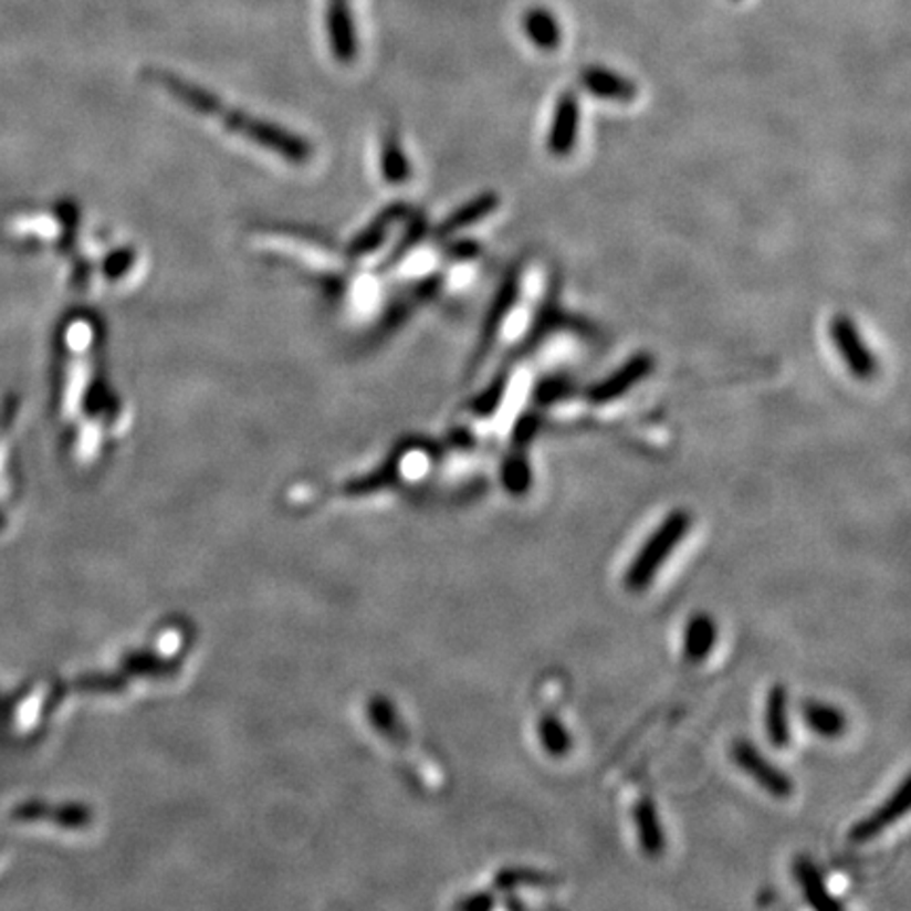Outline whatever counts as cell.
Returning <instances> with one entry per match:
<instances>
[{"label": "cell", "instance_id": "cell-1", "mask_svg": "<svg viewBox=\"0 0 911 911\" xmlns=\"http://www.w3.org/2000/svg\"><path fill=\"white\" fill-rule=\"evenodd\" d=\"M146 76L163 92L174 95L188 111L206 116L207 121L220 125L230 136L239 137L241 142L255 146L283 163L306 165L315 155L308 139L243 108L228 106L222 97L195 85L188 78L165 70H148Z\"/></svg>", "mask_w": 911, "mask_h": 911}, {"label": "cell", "instance_id": "cell-2", "mask_svg": "<svg viewBox=\"0 0 911 911\" xmlns=\"http://www.w3.org/2000/svg\"><path fill=\"white\" fill-rule=\"evenodd\" d=\"M692 520L682 509L669 513L662 520L661 525L648 536V541L641 545L627 568L625 585L629 591H643L652 585V580L667 564L671 553L682 545Z\"/></svg>", "mask_w": 911, "mask_h": 911}, {"label": "cell", "instance_id": "cell-3", "mask_svg": "<svg viewBox=\"0 0 911 911\" xmlns=\"http://www.w3.org/2000/svg\"><path fill=\"white\" fill-rule=\"evenodd\" d=\"M730 755H732V762H734L745 775L752 776L753 781H755L762 789H766L771 796L785 799V797L794 794V783H792L789 775H787L785 771H781L778 766H775L764 753L760 752V750L753 745L752 741H747V739H736V741L732 743Z\"/></svg>", "mask_w": 911, "mask_h": 911}, {"label": "cell", "instance_id": "cell-4", "mask_svg": "<svg viewBox=\"0 0 911 911\" xmlns=\"http://www.w3.org/2000/svg\"><path fill=\"white\" fill-rule=\"evenodd\" d=\"M829 336L831 342L840 355L848 371L857 378V380H871L878 371V364L876 357L871 353V348L867 346L863 341L861 332L857 329L855 321L848 315H836L829 325Z\"/></svg>", "mask_w": 911, "mask_h": 911}, {"label": "cell", "instance_id": "cell-5", "mask_svg": "<svg viewBox=\"0 0 911 911\" xmlns=\"http://www.w3.org/2000/svg\"><path fill=\"white\" fill-rule=\"evenodd\" d=\"M522 294V269H513L511 273L504 276V281L496 292V296L492 300L488 315L481 325V338H479L478 350H475V364L473 367L483 364L485 357L490 355V350L494 348V344L501 336L504 321L511 317L517 300Z\"/></svg>", "mask_w": 911, "mask_h": 911}, {"label": "cell", "instance_id": "cell-6", "mask_svg": "<svg viewBox=\"0 0 911 911\" xmlns=\"http://www.w3.org/2000/svg\"><path fill=\"white\" fill-rule=\"evenodd\" d=\"M655 367L657 362L650 353H636L625 364L618 365L610 376L595 383L587 390V399L593 406L612 404L616 399L625 397L631 388L638 387L639 383H643L655 371Z\"/></svg>", "mask_w": 911, "mask_h": 911}, {"label": "cell", "instance_id": "cell-7", "mask_svg": "<svg viewBox=\"0 0 911 911\" xmlns=\"http://www.w3.org/2000/svg\"><path fill=\"white\" fill-rule=\"evenodd\" d=\"M580 102L574 92H564L553 108L548 123L547 150L553 159H568L580 136Z\"/></svg>", "mask_w": 911, "mask_h": 911}, {"label": "cell", "instance_id": "cell-8", "mask_svg": "<svg viewBox=\"0 0 911 911\" xmlns=\"http://www.w3.org/2000/svg\"><path fill=\"white\" fill-rule=\"evenodd\" d=\"M910 785L911 778L910 776H905V778L901 781V785L890 794L889 799H887L880 808H876L871 815H867L866 819H861L859 823L852 825L848 838L855 844L869 842V840H873L876 836H880L889 825L897 823L899 819H903V817L908 815V810H910Z\"/></svg>", "mask_w": 911, "mask_h": 911}, {"label": "cell", "instance_id": "cell-9", "mask_svg": "<svg viewBox=\"0 0 911 911\" xmlns=\"http://www.w3.org/2000/svg\"><path fill=\"white\" fill-rule=\"evenodd\" d=\"M325 30H327L332 55L338 62L350 64L353 60H357L359 36H357V25L353 20V13L346 2H329L325 11Z\"/></svg>", "mask_w": 911, "mask_h": 911}, {"label": "cell", "instance_id": "cell-10", "mask_svg": "<svg viewBox=\"0 0 911 911\" xmlns=\"http://www.w3.org/2000/svg\"><path fill=\"white\" fill-rule=\"evenodd\" d=\"M580 85L595 97L618 104H631L638 97V85L631 78L604 66H587L583 70Z\"/></svg>", "mask_w": 911, "mask_h": 911}, {"label": "cell", "instance_id": "cell-11", "mask_svg": "<svg viewBox=\"0 0 911 911\" xmlns=\"http://www.w3.org/2000/svg\"><path fill=\"white\" fill-rule=\"evenodd\" d=\"M633 823L638 834L639 848L648 857H661L667 848V836L662 829L657 804L650 797H641L633 808Z\"/></svg>", "mask_w": 911, "mask_h": 911}, {"label": "cell", "instance_id": "cell-12", "mask_svg": "<svg viewBox=\"0 0 911 911\" xmlns=\"http://www.w3.org/2000/svg\"><path fill=\"white\" fill-rule=\"evenodd\" d=\"M794 873H796L797 884L802 889L804 899L819 911H838L842 910V903L838 899H834V894L827 889L825 878L820 873L819 867L815 866L813 859L799 857L794 863Z\"/></svg>", "mask_w": 911, "mask_h": 911}, {"label": "cell", "instance_id": "cell-13", "mask_svg": "<svg viewBox=\"0 0 911 911\" xmlns=\"http://www.w3.org/2000/svg\"><path fill=\"white\" fill-rule=\"evenodd\" d=\"M499 206H501V197L496 192L479 195L473 201L458 207L443 220V224L437 228V239H448V237H454L456 232H460L464 228L475 227L483 218L492 216L499 209Z\"/></svg>", "mask_w": 911, "mask_h": 911}, {"label": "cell", "instance_id": "cell-14", "mask_svg": "<svg viewBox=\"0 0 911 911\" xmlns=\"http://www.w3.org/2000/svg\"><path fill=\"white\" fill-rule=\"evenodd\" d=\"M718 643V625L709 615L690 616L683 629V657L688 662H703Z\"/></svg>", "mask_w": 911, "mask_h": 911}, {"label": "cell", "instance_id": "cell-15", "mask_svg": "<svg viewBox=\"0 0 911 911\" xmlns=\"http://www.w3.org/2000/svg\"><path fill=\"white\" fill-rule=\"evenodd\" d=\"M764 724H766V736L771 745L776 750H785L792 741V730H789V713H787V690L781 683H775L768 692Z\"/></svg>", "mask_w": 911, "mask_h": 911}, {"label": "cell", "instance_id": "cell-16", "mask_svg": "<svg viewBox=\"0 0 911 911\" xmlns=\"http://www.w3.org/2000/svg\"><path fill=\"white\" fill-rule=\"evenodd\" d=\"M802 720L806 729L823 739H838L846 732V715L836 705L815 699L802 703Z\"/></svg>", "mask_w": 911, "mask_h": 911}, {"label": "cell", "instance_id": "cell-17", "mask_svg": "<svg viewBox=\"0 0 911 911\" xmlns=\"http://www.w3.org/2000/svg\"><path fill=\"white\" fill-rule=\"evenodd\" d=\"M524 30L527 39L543 51H555L562 45V25L545 7H534L525 13Z\"/></svg>", "mask_w": 911, "mask_h": 911}, {"label": "cell", "instance_id": "cell-18", "mask_svg": "<svg viewBox=\"0 0 911 911\" xmlns=\"http://www.w3.org/2000/svg\"><path fill=\"white\" fill-rule=\"evenodd\" d=\"M502 485L513 496H524L532 488V467L525 456V450H517L515 454L506 456L502 462Z\"/></svg>", "mask_w": 911, "mask_h": 911}, {"label": "cell", "instance_id": "cell-19", "mask_svg": "<svg viewBox=\"0 0 911 911\" xmlns=\"http://www.w3.org/2000/svg\"><path fill=\"white\" fill-rule=\"evenodd\" d=\"M538 741L551 757H564L572 750V736L557 715H545L538 720Z\"/></svg>", "mask_w": 911, "mask_h": 911}, {"label": "cell", "instance_id": "cell-20", "mask_svg": "<svg viewBox=\"0 0 911 911\" xmlns=\"http://www.w3.org/2000/svg\"><path fill=\"white\" fill-rule=\"evenodd\" d=\"M383 176L388 182H404L408 180L411 174L410 160L408 155H404V148L399 144L397 137L387 139V144L383 146Z\"/></svg>", "mask_w": 911, "mask_h": 911}, {"label": "cell", "instance_id": "cell-21", "mask_svg": "<svg viewBox=\"0 0 911 911\" xmlns=\"http://www.w3.org/2000/svg\"><path fill=\"white\" fill-rule=\"evenodd\" d=\"M509 380H511V371H502V374H499V376L492 380V385L485 388L481 395H478L475 401H471V411L478 413L481 418L496 413L499 408H501L504 395H506Z\"/></svg>", "mask_w": 911, "mask_h": 911}, {"label": "cell", "instance_id": "cell-22", "mask_svg": "<svg viewBox=\"0 0 911 911\" xmlns=\"http://www.w3.org/2000/svg\"><path fill=\"white\" fill-rule=\"evenodd\" d=\"M538 431H541V420H538L536 416H532V413L522 416V418L517 420L515 429H513V446H515V450H525V448L534 441V437L538 434Z\"/></svg>", "mask_w": 911, "mask_h": 911}, {"label": "cell", "instance_id": "cell-23", "mask_svg": "<svg viewBox=\"0 0 911 911\" xmlns=\"http://www.w3.org/2000/svg\"><path fill=\"white\" fill-rule=\"evenodd\" d=\"M569 388L564 380H548V383H543L541 387L536 388V401L541 404V406H548V404H555V401H559V399H564L566 395H568Z\"/></svg>", "mask_w": 911, "mask_h": 911}, {"label": "cell", "instance_id": "cell-24", "mask_svg": "<svg viewBox=\"0 0 911 911\" xmlns=\"http://www.w3.org/2000/svg\"><path fill=\"white\" fill-rule=\"evenodd\" d=\"M545 884L548 882L547 878L543 876V873H536V871H504L499 876V887H515V884Z\"/></svg>", "mask_w": 911, "mask_h": 911}, {"label": "cell", "instance_id": "cell-25", "mask_svg": "<svg viewBox=\"0 0 911 911\" xmlns=\"http://www.w3.org/2000/svg\"><path fill=\"white\" fill-rule=\"evenodd\" d=\"M458 908H462V910L475 911L492 910V908H494V897H492V894H488V892H478L475 897H469V899L460 901V903H458Z\"/></svg>", "mask_w": 911, "mask_h": 911}, {"label": "cell", "instance_id": "cell-26", "mask_svg": "<svg viewBox=\"0 0 911 911\" xmlns=\"http://www.w3.org/2000/svg\"><path fill=\"white\" fill-rule=\"evenodd\" d=\"M329 2H346V0H329Z\"/></svg>", "mask_w": 911, "mask_h": 911}]
</instances>
